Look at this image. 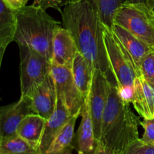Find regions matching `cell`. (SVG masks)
Masks as SVG:
<instances>
[{"label": "cell", "mask_w": 154, "mask_h": 154, "mask_svg": "<svg viewBox=\"0 0 154 154\" xmlns=\"http://www.w3.org/2000/svg\"><path fill=\"white\" fill-rule=\"evenodd\" d=\"M78 47L72 33L61 26L56 29L52 42L51 64L72 69Z\"/></svg>", "instance_id": "30bf717a"}, {"label": "cell", "mask_w": 154, "mask_h": 154, "mask_svg": "<svg viewBox=\"0 0 154 154\" xmlns=\"http://www.w3.org/2000/svg\"><path fill=\"white\" fill-rule=\"evenodd\" d=\"M146 3H147V5L154 11V0H147Z\"/></svg>", "instance_id": "83f0119b"}, {"label": "cell", "mask_w": 154, "mask_h": 154, "mask_svg": "<svg viewBox=\"0 0 154 154\" xmlns=\"http://www.w3.org/2000/svg\"><path fill=\"white\" fill-rule=\"evenodd\" d=\"M141 75L154 86V50L148 53L141 61L140 65Z\"/></svg>", "instance_id": "7402d4cb"}, {"label": "cell", "mask_w": 154, "mask_h": 154, "mask_svg": "<svg viewBox=\"0 0 154 154\" xmlns=\"http://www.w3.org/2000/svg\"><path fill=\"white\" fill-rule=\"evenodd\" d=\"M132 103L141 117L154 118V86L142 75L135 78Z\"/></svg>", "instance_id": "4fadbf2b"}, {"label": "cell", "mask_w": 154, "mask_h": 154, "mask_svg": "<svg viewBox=\"0 0 154 154\" xmlns=\"http://www.w3.org/2000/svg\"><path fill=\"white\" fill-rule=\"evenodd\" d=\"M104 42L109 68L117 81L119 93L123 100L132 103L134 81L136 77H139L136 66L112 30L105 26H104Z\"/></svg>", "instance_id": "277c9868"}, {"label": "cell", "mask_w": 154, "mask_h": 154, "mask_svg": "<svg viewBox=\"0 0 154 154\" xmlns=\"http://www.w3.org/2000/svg\"><path fill=\"white\" fill-rule=\"evenodd\" d=\"M16 29V17L4 0H0V47L7 48L14 42Z\"/></svg>", "instance_id": "d6986e66"}, {"label": "cell", "mask_w": 154, "mask_h": 154, "mask_svg": "<svg viewBox=\"0 0 154 154\" xmlns=\"http://www.w3.org/2000/svg\"><path fill=\"white\" fill-rule=\"evenodd\" d=\"M50 73L57 95L62 99L70 115L75 117L81 116L84 98L75 84L72 69L51 64Z\"/></svg>", "instance_id": "52a82bcc"}, {"label": "cell", "mask_w": 154, "mask_h": 154, "mask_svg": "<svg viewBox=\"0 0 154 154\" xmlns=\"http://www.w3.org/2000/svg\"><path fill=\"white\" fill-rule=\"evenodd\" d=\"M108 80L106 73L99 69H94L89 93V104L96 143L100 138L102 117L108 101Z\"/></svg>", "instance_id": "ba28073f"}, {"label": "cell", "mask_w": 154, "mask_h": 154, "mask_svg": "<svg viewBox=\"0 0 154 154\" xmlns=\"http://www.w3.org/2000/svg\"><path fill=\"white\" fill-rule=\"evenodd\" d=\"M93 70L91 65L78 51L72 63V72L75 84L84 98L87 97L90 93Z\"/></svg>", "instance_id": "e0dca14e"}, {"label": "cell", "mask_w": 154, "mask_h": 154, "mask_svg": "<svg viewBox=\"0 0 154 154\" xmlns=\"http://www.w3.org/2000/svg\"><path fill=\"white\" fill-rule=\"evenodd\" d=\"M6 48H1L0 47V70H1V66H2V62L3 57H4L5 51Z\"/></svg>", "instance_id": "4316f807"}, {"label": "cell", "mask_w": 154, "mask_h": 154, "mask_svg": "<svg viewBox=\"0 0 154 154\" xmlns=\"http://www.w3.org/2000/svg\"><path fill=\"white\" fill-rule=\"evenodd\" d=\"M111 30L131 56L136 66L139 76H141V72L140 70L141 61L144 57L153 49L120 25L113 23Z\"/></svg>", "instance_id": "9a60e30c"}, {"label": "cell", "mask_w": 154, "mask_h": 154, "mask_svg": "<svg viewBox=\"0 0 154 154\" xmlns=\"http://www.w3.org/2000/svg\"><path fill=\"white\" fill-rule=\"evenodd\" d=\"M81 116V121L76 134V150L80 154H95L97 143L94 135L93 120L89 104V95L84 98Z\"/></svg>", "instance_id": "7c38bea8"}, {"label": "cell", "mask_w": 154, "mask_h": 154, "mask_svg": "<svg viewBox=\"0 0 154 154\" xmlns=\"http://www.w3.org/2000/svg\"><path fill=\"white\" fill-rule=\"evenodd\" d=\"M16 29L14 42L31 48L51 63L54 32L60 22L41 7L26 5L14 10Z\"/></svg>", "instance_id": "3957f363"}, {"label": "cell", "mask_w": 154, "mask_h": 154, "mask_svg": "<svg viewBox=\"0 0 154 154\" xmlns=\"http://www.w3.org/2000/svg\"><path fill=\"white\" fill-rule=\"evenodd\" d=\"M78 117H72L57 133L48 147L46 154H69L75 148L72 145L75 125Z\"/></svg>", "instance_id": "ac0fdd59"}, {"label": "cell", "mask_w": 154, "mask_h": 154, "mask_svg": "<svg viewBox=\"0 0 154 154\" xmlns=\"http://www.w3.org/2000/svg\"><path fill=\"white\" fill-rule=\"evenodd\" d=\"M106 75L109 92L95 154H125L128 147L139 138L138 126L141 120L132 111L129 102L120 96L110 68Z\"/></svg>", "instance_id": "6da1fadb"}, {"label": "cell", "mask_w": 154, "mask_h": 154, "mask_svg": "<svg viewBox=\"0 0 154 154\" xmlns=\"http://www.w3.org/2000/svg\"><path fill=\"white\" fill-rule=\"evenodd\" d=\"M20 50V75L21 96H27L33 87L42 82L50 73L51 63L35 50L18 45Z\"/></svg>", "instance_id": "8992f818"}, {"label": "cell", "mask_w": 154, "mask_h": 154, "mask_svg": "<svg viewBox=\"0 0 154 154\" xmlns=\"http://www.w3.org/2000/svg\"><path fill=\"white\" fill-rule=\"evenodd\" d=\"M78 0H66V3ZM93 8L101 19L104 25L111 29L113 26V17L117 8L125 0H84Z\"/></svg>", "instance_id": "ffe728a7"}, {"label": "cell", "mask_w": 154, "mask_h": 154, "mask_svg": "<svg viewBox=\"0 0 154 154\" xmlns=\"http://www.w3.org/2000/svg\"><path fill=\"white\" fill-rule=\"evenodd\" d=\"M27 96L31 100L32 108L34 112L48 120L55 110L57 99L51 73L42 82L33 87Z\"/></svg>", "instance_id": "9c48e42d"}, {"label": "cell", "mask_w": 154, "mask_h": 154, "mask_svg": "<svg viewBox=\"0 0 154 154\" xmlns=\"http://www.w3.org/2000/svg\"><path fill=\"white\" fill-rule=\"evenodd\" d=\"M140 125L144 129V133L141 139L147 144H154V118L144 119Z\"/></svg>", "instance_id": "cb8c5ba5"}, {"label": "cell", "mask_w": 154, "mask_h": 154, "mask_svg": "<svg viewBox=\"0 0 154 154\" xmlns=\"http://www.w3.org/2000/svg\"><path fill=\"white\" fill-rule=\"evenodd\" d=\"M63 27L75 38L78 51L93 69L106 73L109 61L104 42V26L97 14L84 0L65 4L60 11Z\"/></svg>", "instance_id": "7a4b0ae2"}, {"label": "cell", "mask_w": 154, "mask_h": 154, "mask_svg": "<svg viewBox=\"0 0 154 154\" xmlns=\"http://www.w3.org/2000/svg\"><path fill=\"white\" fill-rule=\"evenodd\" d=\"M126 2H135V3H138V2H146L147 0H125Z\"/></svg>", "instance_id": "f546056e"}, {"label": "cell", "mask_w": 154, "mask_h": 154, "mask_svg": "<svg viewBox=\"0 0 154 154\" xmlns=\"http://www.w3.org/2000/svg\"><path fill=\"white\" fill-rule=\"evenodd\" d=\"M2 114V138L16 135L17 129L27 115L34 114L31 100L27 96H20L18 102L0 107Z\"/></svg>", "instance_id": "8fae6325"}, {"label": "cell", "mask_w": 154, "mask_h": 154, "mask_svg": "<svg viewBox=\"0 0 154 154\" xmlns=\"http://www.w3.org/2000/svg\"><path fill=\"white\" fill-rule=\"evenodd\" d=\"M113 23L126 29L154 50V11L146 2L125 1L116 10Z\"/></svg>", "instance_id": "5b68a950"}, {"label": "cell", "mask_w": 154, "mask_h": 154, "mask_svg": "<svg viewBox=\"0 0 154 154\" xmlns=\"http://www.w3.org/2000/svg\"><path fill=\"white\" fill-rule=\"evenodd\" d=\"M46 119L39 114H31L27 115L17 129V135L27 141L38 152L45 130Z\"/></svg>", "instance_id": "2e32d148"}, {"label": "cell", "mask_w": 154, "mask_h": 154, "mask_svg": "<svg viewBox=\"0 0 154 154\" xmlns=\"http://www.w3.org/2000/svg\"><path fill=\"white\" fill-rule=\"evenodd\" d=\"M2 138V114L0 111V141Z\"/></svg>", "instance_id": "f1b7e54d"}, {"label": "cell", "mask_w": 154, "mask_h": 154, "mask_svg": "<svg viewBox=\"0 0 154 154\" xmlns=\"http://www.w3.org/2000/svg\"><path fill=\"white\" fill-rule=\"evenodd\" d=\"M0 154H38V152L16 134L2 138Z\"/></svg>", "instance_id": "44dd1931"}, {"label": "cell", "mask_w": 154, "mask_h": 154, "mask_svg": "<svg viewBox=\"0 0 154 154\" xmlns=\"http://www.w3.org/2000/svg\"><path fill=\"white\" fill-rule=\"evenodd\" d=\"M6 4L12 9V10H17L26 5V3L29 0H4Z\"/></svg>", "instance_id": "484cf974"}, {"label": "cell", "mask_w": 154, "mask_h": 154, "mask_svg": "<svg viewBox=\"0 0 154 154\" xmlns=\"http://www.w3.org/2000/svg\"><path fill=\"white\" fill-rule=\"evenodd\" d=\"M71 117L72 116L62 99L57 96L55 110L51 117L46 120L45 130L38 149L39 154H46L47 150L54 138Z\"/></svg>", "instance_id": "5bb4252c"}, {"label": "cell", "mask_w": 154, "mask_h": 154, "mask_svg": "<svg viewBox=\"0 0 154 154\" xmlns=\"http://www.w3.org/2000/svg\"><path fill=\"white\" fill-rule=\"evenodd\" d=\"M66 4V0H34L32 5L44 9L54 8L61 11L62 7Z\"/></svg>", "instance_id": "d4e9b609"}, {"label": "cell", "mask_w": 154, "mask_h": 154, "mask_svg": "<svg viewBox=\"0 0 154 154\" xmlns=\"http://www.w3.org/2000/svg\"><path fill=\"white\" fill-rule=\"evenodd\" d=\"M125 154H154V144H147L138 138L128 147Z\"/></svg>", "instance_id": "603a6c76"}]
</instances>
